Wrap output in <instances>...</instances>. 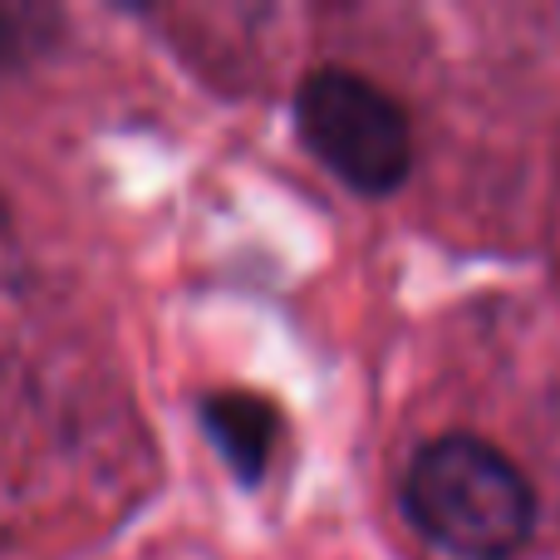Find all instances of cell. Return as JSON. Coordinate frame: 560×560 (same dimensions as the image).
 Listing matches in <instances>:
<instances>
[{
	"instance_id": "3",
	"label": "cell",
	"mask_w": 560,
	"mask_h": 560,
	"mask_svg": "<svg viewBox=\"0 0 560 560\" xmlns=\"http://www.w3.org/2000/svg\"><path fill=\"white\" fill-rule=\"evenodd\" d=\"M197 413H202L212 447L236 472V482H246V487L261 482L280 443V408L271 398L246 394V388H222V394H207Z\"/></svg>"
},
{
	"instance_id": "2",
	"label": "cell",
	"mask_w": 560,
	"mask_h": 560,
	"mask_svg": "<svg viewBox=\"0 0 560 560\" xmlns=\"http://www.w3.org/2000/svg\"><path fill=\"white\" fill-rule=\"evenodd\" d=\"M295 133L349 192L388 197L413 173V118L359 69L319 65L295 89Z\"/></svg>"
},
{
	"instance_id": "4",
	"label": "cell",
	"mask_w": 560,
	"mask_h": 560,
	"mask_svg": "<svg viewBox=\"0 0 560 560\" xmlns=\"http://www.w3.org/2000/svg\"><path fill=\"white\" fill-rule=\"evenodd\" d=\"M25 25H30V15H20V10H0V65L30 49V30Z\"/></svg>"
},
{
	"instance_id": "1",
	"label": "cell",
	"mask_w": 560,
	"mask_h": 560,
	"mask_svg": "<svg viewBox=\"0 0 560 560\" xmlns=\"http://www.w3.org/2000/svg\"><path fill=\"white\" fill-rule=\"evenodd\" d=\"M398 502L423 541L457 560H516L541 512L532 477L477 433H443L418 447Z\"/></svg>"
}]
</instances>
